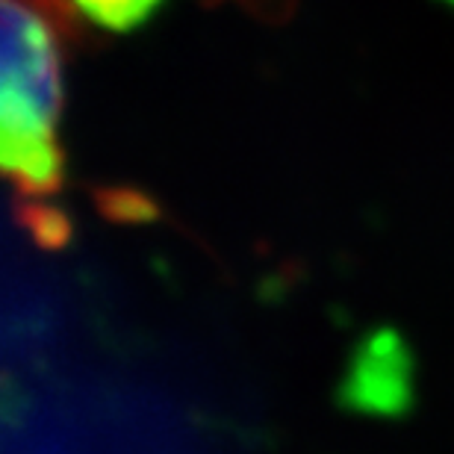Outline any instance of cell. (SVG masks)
I'll use <instances>...</instances> for the list:
<instances>
[{"label":"cell","mask_w":454,"mask_h":454,"mask_svg":"<svg viewBox=\"0 0 454 454\" xmlns=\"http://www.w3.org/2000/svg\"><path fill=\"white\" fill-rule=\"evenodd\" d=\"M71 6L101 30L130 33L148 24L166 0H71Z\"/></svg>","instance_id":"obj_2"},{"label":"cell","mask_w":454,"mask_h":454,"mask_svg":"<svg viewBox=\"0 0 454 454\" xmlns=\"http://www.w3.org/2000/svg\"><path fill=\"white\" fill-rule=\"evenodd\" d=\"M204 4H236L254 15L266 18V21H275V18H284L293 9L295 0H204Z\"/></svg>","instance_id":"obj_3"},{"label":"cell","mask_w":454,"mask_h":454,"mask_svg":"<svg viewBox=\"0 0 454 454\" xmlns=\"http://www.w3.org/2000/svg\"><path fill=\"white\" fill-rule=\"evenodd\" d=\"M83 42L71 0H0V177L24 198L59 195V115Z\"/></svg>","instance_id":"obj_1"}]
</instances>
